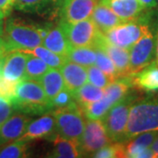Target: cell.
<instances>
[{
  "label": "cell",
  "instance_id": "cell-7",
  "mask_svg": "<svg viewBox=\"0 0 158 158\" xmlns=\"http://www.w3.org/2000/svg\"><path fill=\"white\" fill-rule=\"evenodd\" d=\"M134 86L133 76L118 78L104 88V96L99 100L93 102L90 111L94 116L103 118L115 104L124 98Z\"/></svg>",
  "mask_w": 158,
  "mask_h": 158
},
{
  "label": "cell",
  "instance_id": "cell-8",
  "mask_svg": "<svg viewBox=\"0 0 158 158\" xmlns=\"http://www.w3.org/2000/svg\"><path fill=\"white\" fill-rule=\"evenodd\" d=\"M112 142L102 119H89L85 122L83 135L79 140L82 155H92Z\"/></svg>",
  "mask_w": 158,
  "mask_h": 158
},
{
  "label": "cell",
  "instance_id": "cell-1",
  "mask_svg": "<svg viewBox=\"0 0 158 158\" xmlns=\"http://www.w3.org/2000/svg\"><path fill=\"white\" fill-rule=\"evenodd\" d=\"M150 131H158V98L134 102L130 108L124 141Z\"/></svg>",
  "mask_w": 158,
  "mask_h": 158
},
{
  "label": "cell",
  "instance_id": "cell-25",
  "mask_svg": "<svg viewBox=\"0 0 158 158\" xmlns=\"http://www.w3.org/2000/svg\"><path fill=\"white\" fill-rule=\"evenodd\" d=\"M104 96V90L92 84H85L74 92V98L80 107L97 100Z\"/></svg>",
  "mask_w": 158,
  "mask_h": 158
},
{
  "label": "cell",
  "instance_id": "cell-38",
  "mask_svg": "<svg viewBox=\"0 0 158 158\" xmlns=\"http://www.w3.org/2000/svg\"><path fill=\"white\" fill-rule=\"evenodd\" d=\"M4 34V22H3V19L0 18V36Z\"/></svg>",
  "mask_w": 158,
  "mask_h": 158
},
{
  "label": "cell",
  "instance_id": "cell-34",
  "mask_svg": "<svg viewBox=\"0 0 158 158\" xmlns=\"http://www.w3.org/2000/svg\"><path fill=\"white\" fill-rule=\"evenodd\" d=\"M15 0H0V18L6 19L11 14L14 8Z\"/></svg>",
  "mask_w": 158,
  "mask_h": 158
},
{
  "label": "cell",
  "instance_id": "cell-37",
  "mask_svg": "<svg viewBox=\"0 0 158 158\" xmlns=\"http://www.w3.org/2000/svg\"><path fill=\"white\" fill-rule=\"evenodd\" d=\"M150 148L154 154V157H158V135L156 137L155 141H153V143L150 146Z\"/></svg>",
  "mask_w": 158,
  "mask_h": 158
},
{
  "label": "cell",
  "instance_id": "cell-21",
  "mask_svg": "<svg viewBox=\"0 0 158 158\" xmlns=\"http://www.w3.org/2000/svg\"><path fill=\"white\" fill-rule=\"evenodd\" d=\"M51 141H53V150L50 154L52 157L75 158L81 156L78 142L64 138L58 134Z\"/></svg>",
  "mask_w": 158,
  "mask_h": 158
},
{
  "label": "cell",
  "instance_id": "cell-23",
  "mask_svg": "<svg viewBox=\"0 0 158 158\" xmlns=\"http://www.w3.org/2000/svg\"><path fill=\"white\" fill-rule=\"evenodd\" d=\"M20 52L38 57L40 59H41L42 61H44L51 68L61 69L62 65L68 61V59L66 57L56 55V53L48 49L45 47H40V46H38V47L32 48V49L21 50Z\"/></svg>",
  "mask_w": 158,
  "mask_h": 158
},
{
  "label": "cell",
  "instance_id": "cell-20",
  "mask_svg": "<svg viewBox=\"0 0 158 158\" xmlns=\"http://www.w3.org/2000/svg\"><path fill=\"white\" fill-rule=\"evenodd\" d=\"M42 44L48 49L56 53V55L66 58L69 51L71 48V46L69 45L68 39L60 25L50 28L48 34L43 39Z\"/></svg>",
  "mask_w": 158,
  "mask_h": 158
},
{
  "label": "cell",
  "instance_id": "cell-16",
  "mask_svg": "<svg viewBox=\"0 0 158 158\" xmlns=\"http://www.w3.org/2000/svg\"><path fill=\"white\" fill-rule=\"evenodd\" d=\"M157 135L158 131H150L132 138L126 146V157H154L150 146Z\"/></svg>",
  "mask_w": 158,
  "mask_h": 158
},
{
  "label": "cell",
  "instance_id": "cell-39",
  "mask_svg": "<svg viewBox=\"0 0 158 158\" xmlns=\"http://www.w3.org/2000/svg\"><path fill=\"white\" fill-rule=\"evenodd\" d=\"M156 63L158 64V37H157V41H156Z\"/></svg>",
  "mask_w": 158,
  "mask_h": 158
},
{
  "label": "cell",
  "instance_id": "cell-26",
  "mask_svg": "<svg viewBox=\"0 0 158 158\" xmlns=\"http://www.w3.org/2000/svg\"><path fill=\"white\" fill-rule=\"evenodd\" d=\"M50 69L51 67H49L41 59L28 55L24 79L40 82V80L43 77V75L47 73Z\"/></svg>",
  "mask_w": 158,
  "mask_h": 158
},
{
  "label": "cell",
  "instance_id": "cell-31",
  "mask_svg": "<svg viewBox=\"0 0 158 158\" xmlns=\"http://www.w3.org/2000/svg\"><path fill=\"white\" fill-rule=\"evenodd\" d=\"M27 142L15 141L0 150V158H20L27 155Z\"/></svg>",
  "mask_w": 158,
  "mask_h": 158
},
{
  "label": "cell",
  "instance_id": "cell-11",
  "mask_svg": "<svg viewBox=\"0 0 158 158\" xmlns=\"http://www.w3.org/2000/svg\"><path fill=\"white\" fill-rule=\"evenodd\" d=\"M57 134L56 121L52 112L44 113L39 118L30 121L27 127L17 141L28 142L40 139L52 140Z\"/></svg>",
  "mask_w": 158,
  "mask_h": 158
},
{
  "label": "cell",
  "instance_id": "cell-36",
  "mask_svg": "<svg viewBox=\"0 0 158 158\" xmlns=\"http://www.w3.org/2000/svg\"><path fill=\"white\" fill-rule=\"evenodd\" d=\"M145 9H151L157 6L156 0H139Z\"/></svg>",
  "mask_w": 158,
  "mask_h": 158
},
{
  "label": "cell",
  "instance_id": "cell-32",
  "mask_svg": "<svg viewBox=\"0 0 158 158\" xmlns=\"http://www.w3.org/2000/svg\"><path fill=\"white\" fill-rule=\"evenodd\" d=\"M51 103V108L52 111L56 110V109H61V108H66L73 105L76 103L75 98H74V93L69 90L67 87H64L56 96L55 97Z\"/></svg>",
  "mask_w": 158,
  "mask_h": 158
},
{
  "label": "cell",
  "instance_id": "cell-6",
  "mask_svg": "<svg viewBox=\"0 0 158 158\" xmlns=\"http://www.w3.org/2000/svg\"><path fill=\"white\" fill-rule=\"evenodd\" d=\"M135 101L136 97L134 94L128 93L124 98L110 108L105 117L102 118L112 141L125 142L124 134L127 124L130 108Z\"/></svg>",
  "mask_w": 158,
  "mask_h": 158
},
{
  "label": "cell",
  "instance_id": "cell-18",
  "mask_svg": "<svg viewBox=\"0 0 158 158\" xmlns=\"http://www.w3.org/2000/svg\"><path fill=\"white\" fill-rule=\"evenodd\" d=\"M91 19L95 23L98 29L103 34L124 23L109 6L100 1L98 2L91 13Z\"/></svg>",
  "mask_w": 158,
  "mask_h": 158
},
{
  "label": "cell",
  "instance_id": "cell-33",
  "mask_svg": "<svg viewBox=\"0 0 158 158\" xmlns=\"http://www.w3.org/2000/svg\"><path fill=\"white\" fill-rule=\"evenodd\" d=\"M15 111L10 99L0 96V126L4 124Z\"/></svg>",
  "mask_w": 158,
  "mask_h": 158
},
{
  "label": "cell",
  "instance_id": "cell-40",
  "mask_svg": "<svg viewBox=\"0 0 158 158\" xmlns=\"http://www.w3.org/2000/svg\"><path fill=\"white\" fill-rule=\"evenodd\" d=\"M156 1H157V4H158V0H156Z\"/></svg>",
  "mask_w": 158,
  "mask_h": 158
},
{
  "label": "cell",
  "instance_id": "cell-27",
  "mask_svg": "<svg viewBox=\"0 0 158 158\" xmlns=\"http://www.w3.org/2000/svg\"><path fill=\"white\" fill-rule=\"evenodd\" d=\"M56 0H15L14 8L27 12H40Z\"/></svg>",
  "mask_w": 158,
  "mask_h": 158
},
{
  "label": "cell",
  "instance_id": "cell-17",
  "mask_svg": "<svg viewBox=\"0 0 158 158\" xmlns=\"http://www.w3.org/2000/svg\"><path fill=\"white\" fill-rule=\"evenodd\" d=\"M65 87L72 92L79 89L81 86L86 84L88 79L87 69L77 63L67 61L61 68Z\"/></svg>",
  "mask_w": 158,
  "mask_h": 158
},
{
  "label": "cell",
  "instance_id": "cell-5",
  "mask_svg": "<svg viewBox=\"0 0 158 158\" xmlns=\"http://www.w3.org/2000/svg\"><path fill=\"white\" fill-rule=\"evenodd\" d=\"M147 21V17L141 14L136 20L122 23L110 29L104 35L113 45L130 49L143 35L150 31Z\"/></svg>",
  "mask_w": 158,
  "mask_h": 158
},
{
  "label": "cell",
  "instance_id": "cell-13",
  "mask_svg": "<svg viewBox=\"0 0 158 158\" xmlns=\"http://www.w3.org/2000/svg\"><path fill=\"white\" fill-rule=\"evenodd\" d=\"M98 0H63L59 16L63 22L81 21L91 16Z\"/></svg>",
  "mask_w": 158,
  "mask_h": 158
},
{
  "label": "cell",
  "instance_id": "cell-22",
  "mask_svg": "<svg viewBox=\"0 0 158 158\" xmlns=\"http://www.w3.org/2000/svg\"><path fill=\"white\" fill-rule=\"evenodd\" d=\"M40 83L49 101L65 87L62 72L55 68H51L47 73L44 74L40 80Z\"/></svg>",
  "mask_w": 158,
  "mask_h": 158
},
{
  "label": "cell",
  "instance_id": "cell-24",
  "mask_svg": "<svg viewBox=\"0 0 158 158\" xmlns=\"http://www.w3.org/2000/svg\"><path fill=\"white\" fill-rule=\"evenodd\" d=\"M96 50L92 47H76L69 51L67 59L79 65L89 67L96 62Z\"/></svg>",
  "mask_w": 158,
  "mask_h": 158
},
{
  "label": "cell",
  "instance_id": "cell-4",
  "mask_svg": "<svg viewBox=\"0 0 158 158\" xmlns=\"http://www.w3.org/2000/svg\"><path fill=\"white\" fill-rule=\"evenodd\" d=\"M56 121L57 134L64 138L79 142L85 127V114L76 102L66 108L52 111ZM79 144V143H78Z\"/></svg>",
  "mask_w": 158,
  "mask_h": 158
},
{
  "label": "cell",
  "instance_id": "cell-10",
  "mask_svg": "<svg viewBox=\"0 0 158 158\" xmlns=\"http://www.w3.org/2000/svg\"><path fill=\"white\" fill-rule=\"evenodd\" d=\"M155 50L156 40L150 30L130 48V76L140 72L152 62Z\"/></svg>",
  "mask_w": 158,
  "mask_h": 158
},
{
  "label": "cell",
  "instance_id": "cell-14",
  "mask_svg": "<svg viewBox=\"0 0 158 158\" xmlns=\"http://www.w3.org/2000/svg\"><path fill=\"white\" fill-rule=\"evenodd\" d=\"M30 121L31 118L26 113L12 114L0 126V146L20 138Z\"/></svg>",
  "mask_w": 158,
  "mask_h": 158
},
{
  "label": "cell",
  "instance_id": "cell-28",
  "mask_svg": "<svg viewBox=\"0 0 158 158\" xmlns=\"http://www.w3.org/2000/svg\"><path fill=\"white\" fill-rule=\"evenodd\" d=\"M96 50V65L98 68L102 69L107 76H109L113 81L118 78V74L117 69L115 67L113 61L110 59V57L104 52V51L98 48H94Z\"/></svg>",
  "mask_w": 158,
  "mask_h": 158
},
{
  "label": "cell",
  "instance_id": "cell-9",
  "mask_svg": "<svg viewBox=\"0 0 158 158\" xmlns=\"http://www.w3.org/2000/svg\"><path fill=\"white\" fill-rule=\"evenodd\" d=\"M60 26L71 48L93 47L99 33L95 23L89 19L74 23L61 21Z\"/></svg>",
  "mask_w": 158,
  "mask_h": 158
},
{
  "label": "cell",
  "instance_id": "cell-2",
  "mask_svg": "<svg viewBox=\"0 0 158 158\" xmlns=\"http://www.w3.org/2000/svg\"><path fill=\"white\" fill-rule=\"evenodd\" d=\"M11 103L15 111L26 114L36 115L52 112L51 103L42 86L34 80L24 79L19 82Z\"/></svg>",
  "mask_w": 158,
  "mask_h": 158
},
{
  "label": "cell",
  "instance_id": "cell-19",
  "mask_svg": "<svg viewBox=\"0 0 158 158\" xmlns=\"http://www.w3.org/2000/svg\"><path fill=\"white\" fill-rule=\"evenodd\" d=\"M134 86L146 92L158 91V64L151 62L140 72L133 75Z\"/></svg>",
  "mask_w": 158,
  "mask_h": 158
},
{
  "label": "cell",
  "instance_id": "cell-29",
  "mask_svg": "<svg viewBox=\"0 0 158 158\" xmlns=\"http://www.w3.org/2000/svg\"><path fill=\"white\" fill-rule=\"evenodd\" d=\"M91 156L97 158L126 157V146L123 142L110 143L93 153Z\"/></svg>",
  "mask_w": 158,
  "mask_h": 158
},
{
  "label": "cell",
  "instance_id": "cell-15",
  "mask_svg": "<svg viewBox=\"0 0 158 158\" xmlns=\"http://www.w3.org/2000/svg\"><path fill=\"white\" fill-rule=\"evenodd\" d=\"M27 56V54L20 51H12L8 53L3 59V77L7 80L14 82L24 80Z\"/></svg>",
  "mask_w": 158,
  "mask_h": 158
},
{
  "label": "cell",
  "instance_id": "cell-35",
  "mask_svg": "<svg viewBox=\"0 0 158 158\" xmlns=\"http://www.w3.org/2000/svg\"><path fill=\"white\" fill-rule=\"evenodd\" d=\"M8 53H9V50H8V48L6 45V40L4 38H2L0 36V58L5 57Z\"/></svg>",
  "mask_w": 158,
  "mask_h": 158
},
{
  "label": "cell",
  "instance_id": "cell-30",
  "mask_svg": "<svg viewBox=\"0 0 158 158\" xmlns=\"http://www.w3.org/2000/svg\"><path fill=\"white\" fill-rule=\"evenodd\" d=\"M87 74L90 84L102 89L106 88L108 85L113 82V79L98 66H89V68L87 69Z\"/></svg>",
  "mask_w": 158,
  "mask_h": 158
},
{
  "label": "cell",
  "instance_id": "cell-12",
  "mask_svg": "<svg viewBox=\"0 0 158 158\" xmlns=\"http://www.w3.org/2000/svg\"><path fill=\"white\" fill-rule=\"evenodd\" d=\"M92 48H100L110 57V59L113 61L115 67L117 69L118 78L130 76V56L128 49L110 43L106 39L105 35L101 31H99V33L98 34V37Z\"/></svg>",
  "mask_w": 158,
  "mask_h": 158
},
{
  "label": "cell",
  "instance_id": "cell-3",
  "mask_svg": "<svg viewBox=\"0 0 158 158\" xmlns=\"http://www.w3.org/2000/svg\"><path fill=\"white\" fill-rule=\"evenodd\" d=\"M4 33L9 53L32 49L41 45L43 41L38 27L19 19H8Z\"/></svg>",
  "mask_w": 158,
  "mask_h": 158
}]
</instances>
